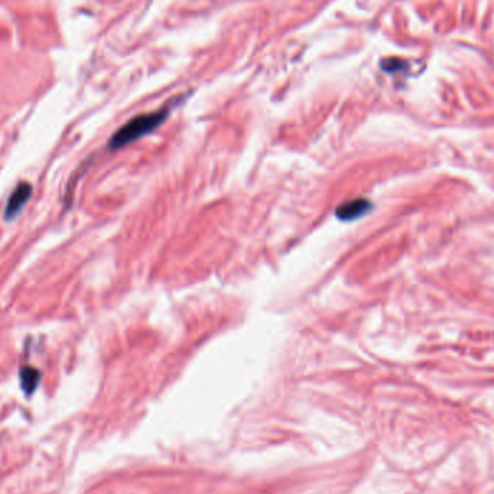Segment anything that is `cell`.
I'll return each mask as SVG.
<instances>
[{"mask_svg":"<svg viewBox=\"0 0 494 494\" xmlns=\"http://www.w3.org/2000/svg\"><path fill=\"white\" fill-rule=\"evenodd\" d=\"M167 116H168V110L162 109L159 111L146 113L134 118L113 135V138L109 142V146L111 149H118V147L135 142L136 139L151 134L152 130L161 126L163 120L167 119Z\"/></svg>","mask_w":494,"mask_h":494,"instance_id":"cell-1","label":"cell"},{"mask_svg":"<svg viewBox=\"0 0 494 494\" xmlns=\"http://www.w3.org/2000/svg\"><path fill=\"white\" fill-rule=\"evenodd\" d=\"M30 195H32V187L29 183H21L18 187L15 188V191L9 196V201H8V205L5 210L6 220H12L18 216L21 210L28 203V200L30 199Z\"/></svg>","mask_w":494,"mask_h":494,"instance_id":"cell-2","label":"cell"},{"mask_svg":"<svg viewBox=\"0 0 494 494\" xmlns=\"http://www.w3.org/2000/svg\"><path fill=\"white\" fill-rule=\"evenodd\" d=\"M370 208H372V204L369 203V200H365V199L351 200V201L341 204L337 208V217L344 221L356 220V219L363 216V214H366Z\"/></svg>","mask_w":494,"mask_h":494,"instance_id":"cell-3","label":"cell"},{"mask_svg":"<svg viewBox=\"0 0 494 494\" xmlns=\"http://www.w3.org/2000/svg\"><path fill=\"white\" fill-rule=\"evenodd\" d=\"M41 381V374L34 367H22L21 369V385L26 394L34 393L38 383Z\"/></svg>","mask_w":494,"mask_h":494,"instance_id":"cell-4","label":"cell"}]
</instances>
